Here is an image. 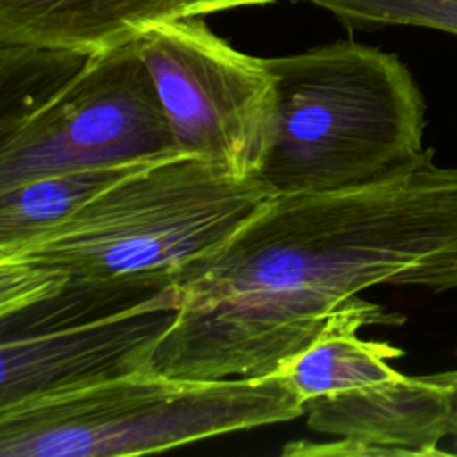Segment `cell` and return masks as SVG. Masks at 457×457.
<instances>
[{
    "mask_svg": "<svg viewBox=\"0 0 457 457\" xmlns=\"http://www.w3.org/2000/svg\"><path fill=\"white\" fill-rule=\"evenodd\" d=\"M434 148L346 189L273 195L179 289L148 368L173 378L262 377L375 286L457 287V168Z\"/></svg>",
    "mask_w": 457,
    "mask_h": 457,
    "instance_id": "1",
    "label": "cell"
},
{
    "mask_svg": "<svg viewBox=\"0 0 457 457\" xmlns=\"http://www.w3.org/2000/svg\"><path fill=\"white\" fill-rule=\"evenodd\" d=\"M275 191L209 161L150 162L0 253L2 337L114 314L180 287Z\"/></svg>",
    "mask_w": 457,
    "mask_h": 457,
    "instance_id": "2",
    "label": "cell"
},
{
    "mask_svg": "<svg viewBox=\"0 0 457 457\" xmlns=\"http://www.w3.org/2000/svg\"><path fill=\"white\" fill-rule=\"evenodd\" d=\"M266 62L277 102L257 177L275 195L355 187L423 150L425 100L395 54L334 41Z\"/></svg>",
    "mask_w": 457,
    "mask_h": 457,
    "instance_id": "3",
    "label": "cell"
},
{
    "mask_svg": "<svg viewBox=\"0 0 457 457\" xmlns=\"http://www.w3.org/2000/svg\"><path fill=\"white\" fill-rule=\"evenodd\" d=\"M305 414L286 375L173 378L143 368L0 407V457H123Z\"/></svg>",
    "mask_w": 457,
    "mask_h": 457,
    "instance_id": "4",
    "label": "cell"
},
{
    "mask_svg": "<svg viewBox=\"0 0 457 457\" xmlns=\"http://www.w3.org/2000/svg\"><path fill=\"white\" fill-rule=\"evenodd\" d=\"M175 155L137 39L82 57L41 95L0 112V191L61 171Z\"/></svg>",
    "mask_w": 457,
    "mask_h": 457,
    "instance_id": "5",
    "label": "cell"
},
{
    "mask_svg": "<svg viewBox=\"0 0 457 457\" xmlns=\"http://www.w3.org/2000/svg\"><path fill=\"white\" fill-rule=\"evenodd\" d=\"M137 46L179 152L257 177L277 102L266 59L236 50L202 16L157 23Z\"/></svg>",
    "mask_w": 457,
    "mask_h": 457,
    "instance_id": "6",
    "label": "cell"
},
{
    "mask_svg": "<svg viewBox=\"0 0 457 457\" xmlns=\"http://www.w3.org/2000/svg\"><path fill=\"white\" fill-rule=\"evenodd\" d=\"M179 312V289L59 328L2 337L0 407L148 368Z\"/></svg>",
    "mask_w": 457,
    "mask_h": 457,
    "instance_id": "7",
    "label": "cell"
},
{
    "mask_svg": "<svg viewBox=\"0 0 457 457\" xmlns=\"http://www.w3.org/2000/svg\"><path fill=\"white\" fill-rule=\"evenodd\" d=\"M457 370L400 375L393 380L323 395L305 402L307 427L336 437L282 453L320 455H443L453 432Z\"/></svg>",
    "mask_w": 457,
    "mask_h": 457,
    "instance_id": "8",
    "label": "cell"
},
{
    "mask_svg": "<svg viewBox=\"0 0 457 457\" xmlns=\"http://www.w3.org/2000/svg\"><path fill=\"white\" fill-rule=\"evenodd\" d=\"M175 18L179 0H0V46L89 55Z\"/></svg>",
    "mask_w": 457,
    "mask_h": 457,
    "instance_id": "9",
    "label": "cell"
},
{
    "mask_svg": "<svg viewBox=\"0 0 457 457\" xmlns=\"http://www.w3.org/2000/svg\"><path fill=\"white\" fill-rule=\"evenodd\" d=\"M403 316L377 303L350 298L327 320L316 339L275 373L286 375L303 402L311 398L393 380L402 373L389 362L403 350L357 336L366 325H400Z\"/></svg>",
    "mask_w": 457,
    "mask_h": 457,
    "instance_id": "10",
    "label": "cell"
},
{
    "mask_svg": "<svg viewBox=\"0 0 457 457\" xmlns=\"http://www.w3.org/2000/svg\"><path fill=\"white\" fill-rule=\"evenodd\" d=\"M155 161L61 171L0 191V253L66 220L98 193Z\"/></svg>",
    "mask_w": 457,
    "mask_h": 457,
    "instance_id": "11",
    "label": "cell"
},
{
    "mask_svg": "<svg viewBox=\"0 0 457 457\" xmlns=\"http://www.w3.org/2000/svg\"><path fill=\"white\" fill-rule=\"evenodd\" d=\"M332 12L350 29L412 25L457 36V0H291Z\"/></svg>",
    "mask_w": 457,
    "mask_h": 457,
    "instance_id": "12",
    "label": "cell"
},
{
    "mask_svg": "<svg viewBox=\"0 0 457 457\" xmlns=\"http://www.w3.org/2000/svg\"><path fill=\"white\" fill-rule=\"evenodd\" d=\"M180 2V18L186 16H205L211 12L230 11L237 7L250 5H266L275 0H179Z\"/></svg>",
    "mask_w": 457,
    "mask_h": 457,
    "instance_id": "13",
    "label": "cell"
},
{
    "mask_svg": "<svg viewBox=\"0 0 457 457\" xmlns=\"http://www.w3.org/2000/svg\"><path fill=\"white\" fill-rule=\"evenodd\" d=\"M457 353V350H455ZM452 437H453V443L457 446V400H455V414H453V432H452Z\"/></svg>",
    "mask_w": 457,
    "mask_h": 457,
    "instance_id": "14",
    "label": "cell"
}]
</instances>
